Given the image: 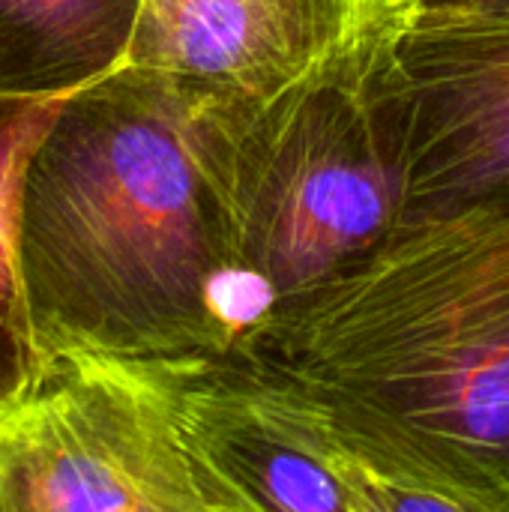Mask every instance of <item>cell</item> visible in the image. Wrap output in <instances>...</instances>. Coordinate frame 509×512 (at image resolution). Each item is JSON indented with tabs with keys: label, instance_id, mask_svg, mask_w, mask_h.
<instances>
[{
	"label": "cell",
	"instance_id": "3",
	"mask_svg": "<svg viewBox=\"0 0 509 512\" xmlns=\"http://www.w3.org/2000/svg\"><path fill=\"white\" fill-rule=\"evenodd\" d=\"M384 9L324 72L240 111V252L276 309L369 258L405 222L402 138L378 81Z\"/></svg>",
	"mask_w": 509,
	"mask_h": 512
},
{
	"label": "cell",
	"instance_id": "8",
	"mask_svg": "<svg viewBox=\"0 0 509 512\" xmlns=\"http://www.w3.org/2000/svg\"><path fill=\"white\" fill-rule=\"evenodd\" d=\"M144 0H0V96L60 99L117 72Z\"/></svg>",
	"mask_w": 509,
	"mask_h": 512
},
{
	"label": "cell",
	"instance_id": "4",
	"mask_svg": "<svg viewBox=\"0 0 509 512\" xmlns=\"http://www.w3.org/2000/svg\"><path fill=\"white\" fill-rule=\"evenodd\" d=\"M0 512H213L168 357L63 351L0 411Z\"/></svg>",
	"mask_w": 509,
	"mask_h": 512
},
{
	"label": "cell",
	"instance_id": "9",
	"mask_svg": "<svg viewBox=\"0 0 509 512\" xmlns=\"http://www.w3.org/2000/svg\"><path fill=\"white\" fill-rule=\"evenodd\" d=\"M63 99L0 96V411L21 402L45 366L21 273V186Z\"/></svg>",
	"mask_w": 509,
	"mask_h": 512
},
{
	"label": "cell",
	"instance_id": "2",
	"mask_svg": "<svg viewBox=\"0 0 509 512\" xmlns=\"http://www.w3.org/2000/svg\"><path fill=\"white\" fill-rule=\"evenodd\" d=\"M240 351L375 477L378 512H509V207L408 219Z\"/></svg>",
	"mask_w": 509,
	"mask_h": 512
},
{
	"label": "cell",
	"instance_id": "6",
	"mask_svg": "<svg viewBox=\"0 0 509 512\" xmlns=\"http://www.w3.org/2000/svg\"><path fill=\"white\" fill-rule=\"evenodd\" d=\"M168 378L213 512H378L375 477L258 354L168 357Z\"/></svg>",
	"mask_w": 509,
	"mask_h": 512
},
{
	"label": "cell",
	"instance_id": "1",
	"mask_svg": "<svg viewBox=\"0 0 509 512\" xmlns=\"http://www.w3.org/2000/svg\"><path fill=\"white\" fill-rule=\"evenodd\" d=\"M246 102L120 66L63 99L21 186V273L42 357L231 354L276 300L240 252Z\"/></svg>",
	"mask_w": 509,
	"mask_h": 512
},
{
	"label": "cell",
	"instance_id": "5",
	"mask_svg": "<svg viewBox=\"0 0 509 512\" xmlns=\"http://www.w3.org/2000/svg\"><path fill=\"white\" fill-rule=\"evenodd\" d=\"M381 93L405 156V222L509 207V15L387 0Z\"/></svg>",
	"mask_w": 509,
	"mask_h": 512
},
{
	"label": "cell",
	"instance_id": "7",
	"mask_svg": "<svg viewBox=\"0 0 509 512\" xmlns=\"http://www.w3.org/2000/svg\"><path fill=\"white\" fill-rule=\"evenodd\" d=\"M384 0H144L129 63L267 105L345 54Z\"/></svg>",
	"mask_w": 509,
	"mask_h": 512
},
{
	"label": "cell",
	"instance_id": "10",
	"mask_svg": "<svg viewBox=\"0 0 509 512\" xmlns=\"http://www.w3.org/2000/svg\"><path fill=\"white\" fill-rule=\"evenodd\" d=\"M417 12L435 15H509V0H408Z\"/></svg>",
	"mask_w": 509,
	"mask_h": 512
}]
</instances>
